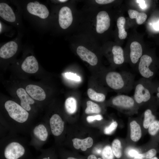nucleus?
Masks as SVG:
<instances>
[{
	"instance_id": "f257e3e1",
	"label": "nucleus",
	"mask_w": 159,
	"mask_h": 159,
	"mask_svg": "<svg viewBox=\"0 0 159 159\" xmlns=\"http://www.w3.org/2000/svg\"><path fill=\"white\" fill-rule=\"evenodd\" d=\"M5 115L0 120V125L14 134L29 133L33 124V118L30 113L20 105L11 100L4 103Z\"/></svg>"
},
{
	"instance_id": "f03ea898",
	"label": "nucleus",
	"mask_w": 159,
	"mask_h": 159,
	"mask_svg": "<svg viewBox=\"0 0 159 159\" xmlns=\"http://www.w3.org/2000/svg\"><path fill=\"white\" fill-rule=\"evenodd\" d=\"M0 153V159H34L26 141L16 134L1 138Z\"/></svg>"
},
{
	"instance_id": "7ed1b4c3",
	"label": "nucleus",
	"mask_w": 159,
	"mask_h": 159,
	"mask_svg": "<svg viewBox=\"0 0 159 159\" xmlns=\"http://www.w3.org/2000/svg\"><path fill=\"white\" fill-rule=\"evenodd\" d=\"M134 74L130 72L110 71L105 76L107 86L115 91L128 93L133 89L135 82Z\"/></svg>"
},
{
	"instance_id": "20e7f679",
	"label": "nucleus",
	"mask_w": 159,
	"mask_h": 159,
	"mask_svg": "<svg viewBox=\"0 0 159 159\" xmlns=\"http://www.w3.org/2000/svg\"><path fill=\"white\" fill-rule=\"evenodd\" d=\"M132 96L137 104L150 102L153 104H158L155 94L154 82L152 80L142 78L135 82Z\"/></svg>"
},
{
	"instance_id": "39448f33",
	"label": "nucleus",
	"mask_w": 159,
	"mask_h": 159,
	"mask_svg": "<svg viewBox=\"0 0 159 159\" xmlns=\"http://www.w3.org/2000/svg\"><path fill=\"white\" fill-rule=\"evenodd\" d=\"M50 133L49 126L44 121L33 125L29 133L31 140L29 145L39 151L47 141Z\"/></svg>"
},
{
	"instance_id": "423d86ee",
	"label": "nucleus",
	"mask_w": 159,
	"mask_h": 159,
	"mask_svg": "<svg viewBox=\"0 0 159 159\" xmlns=\"http://www.w3.org/2000/svg\"><path fill=\"white\" fill-rule=\"evenodd\" d=\"M153 58L150 55L144 54L140 59L138 67V72L142 78L152 80L159 73L151 67Z\"/></svg>"
},
{
	"instance_id": "0eeeda50",
	"label": "nucleus",
	"mask_w": 159,
	"mask_h": 159,
	"mask_svg": "<svg viewBox=\"0 0 159 159\" xmlns=\"http://www.w3.org/2000/svg\"><path fill=\"white\" fill-rule=\"evenodd\" d=\"M49 126L51 133L56 138L63 134L65 127V122L58 114L54 113L46 116L44 121Z\"/></svg>"
},
{
	"instance_id": "6e6552de",
	"label": "nucleus",
	"mask_w": 159,
	"mask_h": 159,
	"mask_svg": "<svg viewBox=\"0 0 159 159\" xmlns=\"http://www.w3.org/2000/svg\"><path fill=\"white\" fill-rule=\"evenodd\" d=\"M112 104L122 109L132 110L137 104L133 97L124 94H120L115 96L112 100Z\"/></svg>"
},
{
	"instance_id": "1a4fd4ad",
	"label": "nucleus",
	"mask_w": 159,
	"mask_h": 159,
	"mask_svg": "<svg viewBox=\"0 0 159 159\" xmlns=\"http://www.w3.org/2000/svg\"><path fill=\"white\" fill-rule=\"evenodd\" d=\"M16 94L20 101V105L26 111L30 112L34 111L33 106L34 105L35 101L27 93L26 90L22 88L18 89Z\"/></svg>"
},
{
	"instance_id": "9d476101",
	"label": "nucleus",
	"mask_w": 159,
	"mask_h": 159,
	"mask_svg": "<svg viewBox=\"0 0 159 159\" xmlns=\"http://www.w3.org/2000/svg\"><path fill=\"white\" fill-rule=\"evenodd\" d=\"M110 16L105 11H100L96 16V31L99 34H102L108 29L110 26Z\"/></svg>"
},
{
	"instance_id": "9b49d317",
	"label": "nucleus",
	"mask_w": 159,
	"mask_h": 159,
	"mask_svg": "<svg viewBox=\"0 0 159 159\" xmlns=\"http://www.w3.org/2000/svg\"><path fill=\"white\" fill-rule=\"evenodd\" d=\"M73 17L71 10L69 7L64 6L60 9L59 14V22L63 29L67 28L72 24Z\"/></svg>"
},
{
	"instance_id": "f8f14e48",
	"label": "nucleus",
	"mask_w": 159,
	"mask_h": 159,
	"mask_svg": "<svg viewBox=\"0 0 159 159\" xmlns=\"http://www.w3.org/2000/svg\"><path fill=\"white\" fill-rule=\"evenodd\" d=\"M27 9L31 14L43 19L47 18L49 14L46 6L39 3L36 4L34 2H30L27 4Z\"/></svg>"
},
{
	"instance_id": "ddd939ff",
	"label": "nucleus",
	"mask_w": 159,
	"mask_h": 159,
	"mask_svg": "<svg viewBox=\"0 0 159 159\" xmlns=\"http://www.w3.org/2000/svg\"><path fill=\"white\" fill-rule=\"evenodd\" d=\"M78 55L83 60L92 66L96 65L98 62L96 55L92 52L82 46H79L77 49Z\"/></svg>"
},
{
	"instance_id": "4468645a",
	"label": "nucleus",
	"mask_w": 159,
	"mask_h": 159,
	"mask_svg": "<svg viewBox=\"0 0 159 159\" xmlns=\"http://www.w3.org/2000/svg\"><path fill=\"white\" fill-rule=\"evenodd\" d=\"M27 93L33 99L39 101L44 100L46 95L44 90L40 87L34 85L30 84L26 87Z\"/></svg>"
},
{
	"instance_id": "2eb2a0df",
	"label": "nucleus",
	"mask_w": 159,
	"mask_h": 159,
	"mask_svg": "<svg viewBox=\"0 0 159 159\" xmlns=\"http://www.w3.org/2000/svg\"><path fill=\"white\" fill-rule=\"evenodd\" d=\"M18 45L14 41L9 42L4 45L0 49V56L4 59H8L12 57L16 53Z\"/></svg>"
},
{
	"instance_id": "dca6fc26",
	"label": "nucleus",
	"mask_w": 159,
	"mask_h": 159,
	"mask_svg": "<svg viewBox=\"0 0 159 159\" xmlns=\"http://www.w3.org/2000/svg\"><path fill=\"white\" fill-rule=\"evenodd\" d=\"M21 68L26 73H34L39 69L38 62L34 56H28L23 62Z\"/></svg>"
},
{
	"instance_id": "f3484780",
	"label": "nucleus",
	"mask_w": 159,
	"mask_h": 159,
	"mask_svg": "<svg viewBox=\"0 0 159 159\" xmlns=\"http://www.w3.org/2000/svg\"><path fill=\"white\" fill-rule=\"evenodd\" d=\"M130 57L131 62L136 64L143 55V49L141 45L138 42H133L130 45Z\"/></svg>"
},
{
	"instance_id": "a211bd4d",
	"label": "nucleus",
	"mask_w": 159,
	"mask_h": 159,
	"mask_svg": "<svg viewBox=\"0 0 159 159\" xmlns=\"http://www.w3.org/2000/svg\"><path fill=\"white\" fill-rule=\"evenodd\" d=\"M0 16L3 19L10 22L15 21V16L11 7L7 4H0Z\"/></svg>"
},
{
	"instance_id": "6ab92c4d",
	"label": "nucleus",
	"mask_w": 159,
	"mask_h": 159,
	"mask_svg": "<svg viewBox=\"0 0 159 159\" xmlns=\"http://www.w3.org/2000/svg\"><path fill=\"white\" fill-rule=\"evenodd\" d=\"M72 141L73 146L75 149H80L83 151H86L88 148L91 147L93 144V140L90 137L83 139L74 138L72 140Z\"/></svg>"
},
{
	"instance_id": "aec40b11",
	"label": "nucleus",
	"mask_w": 159,
	"mask_h": 159,
	"mask_svg": "<svg viewBox=\"0 0 159 159\" xmlns=\"http://www.w3.org/2000/svg\"><path fill=\"white\" fill-rule=\"evenodd\" d=\"M131 140L134 142L138 141L142 136V131L140 126L135 120H132L130 124Z\"/></svg>"
},
{
	"instance_id": "412c9836",
	"label": "nucleus",
	"mask_w": 159,
	"mask_h": 159,
	"mask_svg": "<svg viewBox=\"0 0 159 159\" xmlns=\"http://www.w3.org/2000/svg\"><path fill=\"white\" fill-rule=\"evenodd\" d=\"M112 52L113 55V61L116 65H121L125 61L124 51L120 46L115 45L113 47Z\"/></svg>"
},
{
	"instance_id": "4be33fe9",
	"label": "nucleus",
	"mask_w": 159,
	"mask_h": 159,
	"mask_svg": "<svg viewBox=\"0 0 159 159\" xmlns=\"http://www.w3.org/2000/svg\"><path fill=\"white\" fill-rule=\"evenodd\" d=\"M153 109L148 108L144 112L143 126L145 129L148 128L150 124L156 120V117L153 113Z\"/></svg>"
},
{
	"instance_id": "5701e85b",
	"label": "nucleus",
	"mask_w": 159,
	"mask_h": 159,
	"mask_svg": "<svg viewBox=\"0 0 159 159\" xmlns=\"http://www.w3.org/2000/svg\"><path fill=\"white\" fill-rule=\"evenodd\" d=\"M129 16L131 19H135L136 23L139 25L142 24L146 20L147 16L144 12H139L137 11L129 9L128 11Z\"/></svg>"
},
{
	"instance_id": "b1692460",
	"label": "nucleus",
	"mask_w": 159,
	"mask_h": 159,
	"mask_svg": "<svg viewBox=\"0 0 159 159\" xmlns=\"http://www.w3.org/2000/svg\"><path fill=\"white\" fill-rule=\"evenodd\" d=\"M65 109L68 113L72 114L74 113L77 110V102L74 98L70 97L67 98L65 102Z\"/></svg>"
},
{
	"instance_id": "393cba45",
	"label": "nucleus",
	"mask_w": 159,
	"mask_h": 159,
	"mask_svg": "<svg viewBox=\"0 0 159 159\" xmlns=\"http://www.w3.org/2000/svg\"><path fill=\"white\" fill-rule=\"evenodd\" d=\"M41 154L36 159H58L54 150L51 148L42 149Z\"/></svg>"
},
{
	"instance_id": "a878e982",
	"label": "nucleus",
	"mask_w": 159,
	"mask_h": 159,
	"mask_svg": "<svg viewBox=\"0 0 159 159\" xmlns=\"http://www.w3.org/2000/svg\"><path fill=\"white\" fill-rule=\"evenodd\" d=\"M125 19L122 16L119 17L117 21V26L118 29V37L120 39H125L127 36V33L124 28Z\"/></svg>"
},
{
	"instance_id": "bb28decb",
	"label": "nucleus",
	"mask_w": 159,
	"mask_h": 159,
	"mask_svg": "<svg viewBox=\"0 0 159 159\" xmlns=\"http://www.w3.org/2000/svg\"><path fill=\"white\" fill-rule=\"evenodd\" d=\"M88 97L92 100L98 102L105 101L106 96L102 93H97L92 88L89 89L87 91Z\"/></svg>"
},
{
	"instance_id": "cd10ccee",
	"label": "nucleus",
	"mask_w": 159,
	"mask_h": 159,
	"mask_svg": "<svg viewBox=\"0 0 159 159\" xmlns=\"http://www.w3.org/2000/svg\"><path fill=\"white\" fill-rule=\"evenodd\" d=\"M112 148L114 156L117 158L122 156V148L121 143L118 139L114 140L112 144Z\"/></svg>"
},
{
	"instance_id": "c85d7f7f",
	"label": "nucleus",
	"mask_w": 159,
	"mask_h": 159,
	"mask_svg": "<svg viewBox=\"0 0 159 159\" xmlns=\"http://www.w3.org/2000/svg\"><path fill=\"white\" fill-rule=\"evenodd\" d=\"M87 107L85 110V112L87 114L99 113L101 111V109L97 104L91 101L87 102Z\"/></svg>"
},
{
	"instance_id": "c756f323",
	"label": "nucleus",
	"mask_w": 159,
	"mask_h": 159,
	"mask_svg": "<svg viewBox=\"0 0 159 159\" xmlns=\"http://www.w3.org/2000/svg\"><path fill=\"white\" fill-rule=\"evenodd\" d=\"M148 132L151 136L155 137L159 133V120H155L150 125Z\"/></svg>"
},
{
	"instance_id": "7c9ffc66",
	"label": "nucleus",
	"mask_w": 159,
	"mask_h": 159,
	"mask_svg": "<svg viewBox=\"0 0 159 159\" xmlns=\"http://www.w3.org/2000/svg\"><path fill=\"white\" fill-rule=\"evenodd\" d=\"M101 155L102 159H114V158L112 148L109 145H106L104 148Z\"/></svg>"
},
{
	"instance_id": "2f4dec72",
	"label": "nucleus",
	"mask_w": 159,
	"mask_h": 159,
	"mask_svg": "<svg viewBox=\"0 0 159 159\" xmlns=\"http://www.w3.org/2000/svg\"><path fill=\"white\" fill-rule=\"evenodd\" d=\"M117 125V123L116 121L112 122L110 125L105 128L104 133L107 135L110 134L116 129Z\"/></svg>"
},
{
	"instance_id": "473e14b6",
	"label": "nucleus",
	"mask_w": 159,
	"mask_h": 159,
	"mask_svg": "<svg viewBox=\"0 0 159 159\" xmlns=\"http://www.w3.org/2000/svg\"><path fill=\"white\" fill-rule=\"evenodd\" d=\"M158 150L156 147H153L144 153L146 159H150L155 156L158 152Z\"/></svg>"
},
{
	"instance_id": "72a5a7b5",
	"label": "nucleus",
	"mask_w": 159,
	"mask_h": 159,
	"mask_svg": "<svg viewBox=\"0 0 159 159\" xmlns=\"http://www.w3.org/2000/svg\"><path fill=\"white\" fill-rule=\"evenodd\" d=\"M63 76L67 79L76 81H80L81 79L80 77L76 74L71 72H66L62 74Z\"/></svg>"
},
{
	"instance_id": "f704fd0d",
	"label": "nucleus",
	"mask_w": 159,
	"mask_h": 159,
	"mask_svg": "<svg viewBox=\"0 0 159 159\" xmlns=\"http://www.w3.org/2000/svg\"><path fill=\"white\" fill-rule=\"evenodd\" d=\"M154 85L155 94L156 100L159 103V81H153Z\"/></svg>"
},
{
	"instance_id": "c9c22d12",
	"label": "nucleus",
	"mask_w": 159,
	"mask_h": 159,
	"mask_svg": "<svg viewBox=\"0 0 159 159\" xmlns=\"http://www.w3.org/2000/svg\"><path fill=\"white\" fill-rule=\"evenodd\" d=\"M102 119L101 115H98L95 116H88L87 117V120L89 122H91L95 120H100Z\"/></svg>"
},
{
	"instance_id": "e433bc0d",
	"label": "nucleus",
	"mask_w": 159,
	"mask_h": 159,
	"mask_svg": "<svg viewBox=\"0 0 159 159\" xmlns=\"http://www.w3.org/2000/svg\"><path fill=\"white\" fill-rule=\"evenodd\" d=\"M60 156L62 159H83L82 158H76L71 156H69L65 152L62 151L60 152Z\"/></svg>"
},
{
	"instance_id": "4c0bfd02",
	"label": "nucleus",
	"mask_w": 159,
	"mask_h": 159,
	"mask_svg": "<svg viewBox=\"0 0 159 159\" xmlns=\"http://www.w3.org/2000/svg\"><path fill=\"white\" fill-rule=\"evenodd\" d=\"M114 0H96L95 2L98 4H105L112 3Z\"/></svg>"
},
{
	"instance_id": "58836bf2",
	"label": "nucleus",
	"mask_w": 159,
	"mask_h": 159,
	"mask_svg": "<svg viewBox=\"0 0 159 159\" xmlns=\"http://www.w3.org/2000/svg\"><path fill=\"white\" fill-rule=\"evenodd\" d=\"M138 153H139L137 150L133 149L130 150L128 153V155L130 157L133 158L135 157Z\"/></svg>"
},
{
	"instance_id": "ea45409f",
	"label": "nucleus",
	"mask_w": 159,
	"mask_h": 159,
	"mask_svg": "<svg viewBox=\"0 0 159 159\" xmlns=\"http://www.w3.org/2000/svg\"><path fill=\"white\" fill-rule=\"evenodd\" d=\"M145 0H136L137 2L139 3L142 9L145 8L146 7V5L145 3Z\"/></svg>"
},
{
	"instance_id": "a19ab883",
	"label": "nucleus",
	"mask_w": 159,
	"mask_h": 159,
	"mask_svg": "<svg viewBox=\"0 0 159 159\" xmlns=\"http://www.w3.org/2000/svg\"><path fill=\"white\" fill-rule=\"evenodd\" d=\"M134 159H146L144 153H139L134 157Z\"/></svg>"
},
{
	"instance_id": "79ce46f5",
	"label": "nucleus",
	"mask_w": 159,
	"mask_h": 159,
	"mask_svg": "<svg viewBox=\"0 0 159 159\" xmlns=\"http://www.w3.org/2000/svg\"><path fill=\"white\" fill-rule=\"evenodd\" d=\"M153 28L155 30L159 31V20L154 24Z\"/></svg>"
},
{
	"instance_id": "37998d69",
	"label": "nucleus",
	"mask_w": 159,
	"mask_h": 159,
	"mask_svg": "<svg viewBox=\"0 0 159 159\" xmlns=\"http://www.w3.org/2000/svg\"><path fill=\"white\" fill-rule=\"evenodd\" d=\"M87 159H102L100 158H97L96 156L94 154H90L88 156Z\"/></svg>"
},
{
	"instance_id": "c03bdc74",
	"label": "nucleus",
	"mask_w": 159,
	"mask_h": 159,
	"mask_svg": "<svg viewBox=\"0 0 159 159\" xmlns=\"http://www.w3.org/2000/svg\"><path fill=\"white\" fill-rule=\"evenodd\" d=\"M150 159H159V158L156 156Z\"/></svg>"
},
{
	"instance_id": "a18cd8bd",
	"label": "nucleus",
	"mask_w": 159,
	"mask_h": 159,
	"mask_svg": "<svg viewBox=\"0 0 159 159\" xmlns=\"http://www.w3.org/2000/svg\"><path fill=\"white\" fill-rule=\"evenodd\" d=\"M58 1L61 2H65L67 1H68L66 0H58Z\"/></svg>"
},
{
	"instance_id": "49530a36",
	"label": "nucleus",
	"mask_w": 159,
	"mask_h": 159,
	"mask_svg": "<svg viewBox=\"0 0 159 159\" xmlns=\"http://www.w3.org/2000/svg\"><path fill=\"white\" fill-rule=\"evenodd\" d=\"M0 32H1V28H2V27H1V23H0Z\"/></svg>"
}]
</instances>
